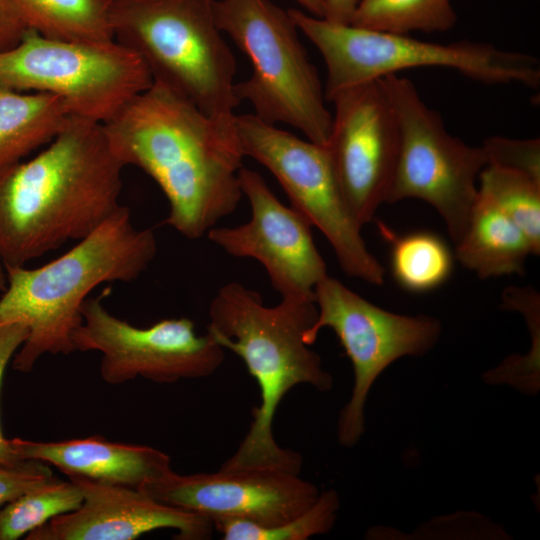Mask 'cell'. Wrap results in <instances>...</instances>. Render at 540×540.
Listing matches in <instances>:
<instances>
[{
    "mask_svg": "<svg viewBox=\"0 0 540 540\" xmlns=\"http://www.w3.org/2000/svg\"><path fill=\"white\" fill-rule=\"evenodd\" d=\"M234 119L213 118L153 81L102 125L124 167L140 168L164 193V223L196 240L231 215L243 196L245 155Z\"/></svg>",
    "mask_w": 540,
    "mask_h": 540,
    "instance_id": "1",
    "label": "cell"
},
{
    "mask_svg": "<svg viewBox=\"0 0 540 540\" xmlns=\"http://www.w3.org/2000/svg\"><path fill=\"white\" fill-rule=\"evenodd\" d=\"M123 168L102 123L71 115L37 155L1 169L3 266H25L96 230L121 206Z\"/></svg>",
    "mask_w": 540,
    "mask_h": 540,
    "instance_id": "2",
    "label": "cell"
},
{
    "mask_svg": "<svg viewBox=\"0 0 540 540\" xmlns=\"http://www.w3.org/2000/svg\"><path fill=\"white\" fill-rule=\"evenodd\" d=\"M209 318L207 333L243 360L260 391V404L253 409L248 432L221 467H273L300 474L301 454L277 444L273 423L281 401L293 387L307 384L326 392L333 385L320 356L303 340L317 318L315 302L281 299L268 307L258 292L232 281L221 286L212 299Z\"/></svg>",
    "mask_w": 540,
    "mask_h": 540,
    "instance_id": "3",
    "label": "cell"
},
{
    "mask_svg": "<svg viewBox=\"0 0 540 540\" xmlns=\"http://www.w3.org/2000/svg\"><path fill=\"white\" fill-rule=\"evenodd\" d=\"M157 253L151 229H139L121 205L106 221L63 255L36 267L5 266L0 327L22 323L29 333L12 367L30 372L46 354L75 352L73 334L83 321L82 306L97 286L138 279Z\"/></svg>",
    "mask_w": 540,
    "mask_h": 540,
    "instance_id": "4",
    "label": "cell"
},
{
    "mask_svg": "<svg viewBox=\"0 0 540 540\" xmlns=\"http://www.w3.org/2000/svg\"><path fill=\"white\" fill-rule=\"evenodd\" d=\"M110 17L114 40L142 59L153 81L213 118L234 119L237 63L214 0H110Z\"/></svg>",
    "mask_w": 540,
    "mask_h": 540,
    "instance_id": "5",
    "label": "cell"
},
{
    "mask_svg": "<svg viewBox=\"0 0 540 540\" xmlns=\"http://www.w3.org/2000/svg\"><path fill=\"white\" fill-rule=\"evenodd\" d=\"M288 12L301 32L320 52L326 67L325 97L361 83L398 72L437 67L458 71L488 85H540V62L530 54L488 43H435L352 24H339L301 9Z\"/></svg>",
    "mask_w": 540,
    "mask_h": 540,
    "instance_id": "6",
    "label": "cell"
},
{
    "mask_svg": "<svg viewBox=\"0 0 540 540\" xmlns=\"http://www.w3.org/2000/svg\"><path fill=\"white\" fill-rule=\"evenodd\" d=\"M214 13L219 29L251 63L249 77L235 83L239 102H249L261 120L287 124L326 146L332 114L288 10L271 0H214Z\"/></svg>",
    "mask_w": 540,
    "mask_h": 540,
    "instance_id": "7",
    "label": "cell"
},
{
    "mask_svg": "<svg viewBox=\"0 0 540 540\" xmlns=\"http://www.w3.org/2000/svg\"><path fill=\"white\" fill-rule=\"evenodd\" d=\"M153 82L142 59L115 40L74 42L26 29L0 51V87L60 97L72 116L104 123Z\"/></svg>",
    "mask_w": 540,
    "mask_h": 540,
    "instance_id": "8",
    "label": "cell"
},
{
    "mask_svg": "<svg viewBox=\"0 0 540 540\" xmlns=\"http://www.w3.org/2000/svg\"><path fill=\"white\" fill-rule=\"evenodd\" d=\"M399 129L397 163L386 203L420 199L443 219L456 245L463 237L487 165L482 148L452 136L441 115L421 98L414 83L398 74L381 79Z\"/></svg>",
    "mask_w": 540,
    "mask_h": 540,
    "instance_id": "9",
    "label": "cell"
},
{
    "mask_svg": "<svg viewBox=\"0 0 540 540\" xmlns=\"http://www.w3.org/2000/svg\"><path fill=\"white\" fill-rule=\"evenodd\" d=\"M235 129L245 156L276 178L291 207L329 241L342 271L382 285L385 270L368 250L362 226L340 190L326 146L304 140L254 114L235 115Z\"/></svg>",
    "mask_w": 540,
    "mask_h": 540,
    "instance_id": "10",
    "label": "cell"
},
{
    "mask_svg": "<svg viewBox=\"0 0 540 540\" xmlns=\"http://www.w3.org/2000/svg\"><path fill=\"white\" fill-rule=\"evenodd\" d=\"M317 318L303 340L312 345L321 329L331 328L354 371L349 401L341 409L337 437L341 445L353 447L365 430V403L379 375L404 356H421L437 343L441 324L429 316H407L386 311L341 281L327 275L314 289Z\"/></svg>",
    "mask_w": 540,
    "mask_h": 540,
    "instance_id": "11",
    "label": "cell"
},
{
    "mask_svg": "<svg viewBox=\"0 0 540 540\" xmlns=\"http://www.w3.org/2000/svg\"><path fill=\"white\" fill-rule=\"evenodd\" d=\"M82 317L72 337L74 349L100 352V375L111 385L137 377L156 383L204 378L224 361V349L208 333L197 335L185 317L136 327L111 314L102 296L86 299Z\"/></svg>",
    "mask_w": 540,
    "mask_h": 540,
    "instance_id": "12",
    "label": "cell"
},
{
    "mask_svg": "<svg viewBox=\"0 0 540 540\" xmlns=\"http://www.w3.org/2000/svg\"><path fill=\"white\" fill-rule=\"evenodd\" d=\"M326 145L344 200L357 222H371L393 179L398 151L397 119L381 79L336 92Z\"/></svg>",
    "mask_w": 540,
    "mask_h": 540,
    "instance_id": "13",
    "label": "cell"
},
{
    "mask_svg": "<svg viewBox=\"0 0 540 540\" xmlns=\"http://www.w3.org/2000/svg\"><path fill=\"white\" fill-rule=\"evenodd\" d=\"M239 181L250 203V220L236 227H213L208 239L231 256L261 263L281 299L314 301L315 286L328 273L312 225L284 205L257 171L242 167Z\"/></svg>",
    "mask_w": 540,
    "mask_h": 540,
    "instance_id": "14",
    "label": "cell"
},
{
    "mask_svg": "<svg viewBox=\"0 0 540 540\" xmlns=\"http://www.w3.org/2000/svg\"><path fill=\"white\" fill-rule=\"evenodd\" d=\"M152 498L211 521L235 518L262 527L285 523L309 509L319 489L299 474L273 467L222 468L180 475L173 470L140 488Z\"/></svg>",
    "mask_w": 540,
    "mask_h": 540,
    "instance_id": "15",
    "label": "cell"
},
{
    "mask_svg": "<svg viewBox=\"0 0 540 540\" xmlns=\"http://www.w3.org/2000/svg\"><path fill=\"white\" fill-rule=\"evenodd\" d=\"M71 479L81 490L80 506L30 532L26 540H134L159 529H175V539L206 540L214 529L202 515L162 503L140 489Z\"/></svg>",
    "mask_w": 540,
    "mask_h": 540,
    "instance_id": "16",
    "label": "cell"
},
{
    "mask_svg": "<svg viewBox=\"0 0 540 540\" xmlns=\"http://www.w3.org/2000/svg\"><path fill=\"white\" fill-rule=\"evenodd\" d=\"M9 442L19 459L54 466L68 478L140 489L172 471L169 455L156 448L101 436L58 442L12 438Z\"/></svg>",
    "mask_w": 540,
    "mask_h": 540,
    "instance_id": "17",
    "label": "cell"
},
{
    "mask_svg": "<svg viewBox=\"0 0 540 540\" xmlns=\"http://www.w3.org/2000/svg\"><path fill=\"white\" fill-rule=\"evenodd\" d=\"M456 258L478 277L523 274L534 249L523 231L478 191Z\"/></svg>",
    "mask_w": 540,
    "mask_h": 540,
    "instance_id": "18",
    "label": "cell"
},
{
    "mask_svg": "<svg viewBox=\"0 0 540 540\" xmlns=\"http://www.w3.org/2000/svg\"><path fill=\"white\" fill-rule=\"evenodd\" d=\"M70 116L56 95L0 87V170L47 145Z\"/></svg>",
    "mask_w": 540,
    "mask_h": 540,
    "instance_id": "19",
    "label": "cell"
},
{
    "mask_svg": "<svg viewBox=\"0 0 540 540\" xmlns=\"http://www.w3.org/2000/svg\"><path fill=\"white\" fill-rule=\"evenodd\" d=\"M28 29L74 42L114 40L110 0H9Z\"/></svg>",
    "mask_w": 540,
    "mask_h": 540,
    "instance_id": "20",
    "label": "cell"
},
{
    "mask_svg": "<svg viewBox=\"0 0 540 540\" xmlns=\"http://www.w3.org/2000/svg\"><path fill=\"white\" fill-rule=\"evenodd\" d=\"M383 230L392 242L391 271L402 288L426 292L450 277L453 256L440 237L426 231L396 236L384 227Z\"/></svg>",
    "mask_w": 540,
    "mask_h": 540,
    "instance_id": "21",
    "label": "cell"
},
{
    "mask_svg": "<svg viewBox=\"0 0 540 540\" xmlns=\"http://www.w3.org/2000/svg\"><path fill=\"white\" fill-rule=\"evenodd\" d=\"M456 21L451 0H360L350 24L410 34L448 31Z\"/></svg>",
    "mask_w": 540,
    "mask_h": 540,
    "instance_id": "22",
    "label": "cell"
},
{
    "mask_svg": "<svg viewBox=\"0 0 540 540\" xmlns=\"http://www.w3.org/2000/svg\"><path fill=\"white\" fill-rule=\"evenodd\" d=\"M82 499L71 479L54 475L0 507V540L26 537L50 519L77 509Z\"/></svg>",
    "mask_w": 540,
    "mask_h": 540,
    "instance_id": "23",
    "label": "cell"
},
{
    "mask_svg": "<svg viewBox=\"0 0 540 540\" xmlns=\"http://www.w3.org/2000/svg\"><path fill=\"white\" fill-rule=\"evenodd\" d=\"M478 191L488 197L526 235L540 253V179L513 169L487 164Z\"/></svg>",
    "mask_w": 540,
    "mask_h": 540,
    "instance_id": "24",
    "label": "cell"
},
{
    "mask_svg": "<svg viewBox=\"0 0 540 540\" xmlns=\"http://www.w3.org/2000/svg\"><path fill=\"white\" fill-rule=\"evenodd\" d=\"M339 506L337 492L330 489L320 493L305 512L274 527H262L235 518L215 519L212 524L224 540H306L332 529Z\"/></svg>",
    "mask_w": 540,
    "mask_h": 540,
    "instance_id": "25",
    "label": "cell"
},
{
    "mask_svg": "<svg viewBox=\"0 0 540 540\" xmlns=\"http://www.w3.org/2000/svg\"><path fill=\"white\" fill-rule=\"evenodd\" d=\"M487 164L526 173L540 179V140L494 136L482 145Z\"/></svg>",
    "mask_w": 540,
    "mask_h": 540,
    "instance_id": "26",
    "label": "cell"
},
{
    "mask_svg": "<svg viewBox=\"0 0 540 540\" xmlns=\"http://www.w3.org/2000/svg\"><path fill=\"white\" fill-rule=\"evenodd\" d=\"M53 476L48 464L36 460L16 465L0 463V507Z\"/></svg>",
    "mask_w": 540,
    "mask_h": 540,
    "instance_id": "27",
    "label": "cell"
},
{
    "mask_svg": "<svg viewBox=\"0 0 540 540\" xmlns=\"http://www.w3.org/2000/svg\"><path fill=\"white\" fill-rule=\"evenodd\" d=\"M28 333V327L22 323L0 327V389L8 364L26 340ZM22 461L14 453L0 426V463L16 465Z\"/></svg>",
    "mask_w": 540,
    "mask_h": 540,
    "instance_id": "28",
    "label": "cell"
},
{
    "mask_svg": "<svg viewBox=\"0 0 540 540\" xmlns=\"http://www.w3.org/2000/svg\"><path fill=\"white\" fill-rule=\"evenodd\" d=\"M26 29L9 0H0V51L16 45Z\"/></svg>",
    "mask_w": 540,
    "mask_h": 540,
    "instance_id": "29",
    "label": "cell"
},
{
    "mask_svg": "<svg viewBox=\"0 0 540 540\" xmlns=\"http://www.w3.org/2000/svg\"><path fill=\"white\" fill-rule=\"evenodd\" d=\"M360 0H325L324 19L333 23L350 24Z\"/></svg>",
    "mask_w": 540,
    "mask_h": 540,
    "instance_id": "30",
    "label": "cell"
},
{
    "mask_svg": "<svg viewBox=\"0 0 540 540\" xmlns=\"http://www.w3.org/2000/svg\"><path fill=\"white\" fill-rule=\"evenodd\" d=\"M299 4L303 11L318 17L324 18L325 15V0H293Z\"/></svg>",
    "mask_w": 540,
    "mask_h": 540,
    "instance_id": "31",
    "label": "cell"
},
{
    "mask_svg": "<svg viewBox=\"0 0 540 540\" xmlns=\"http://www.w3.org/2000/svg\"><path fill=\"white\" fill-rule=\"evenodd\" d=\"M6 285H7L6 272H5L2 262L0 261V291H3L6 288Z\"/></svg>",
    "mask_w": 540,
    "mask_h": 540,
    "instance_id": "32",
    "label": "cell"
}]
</instances>
